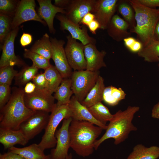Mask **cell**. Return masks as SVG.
Listing matches in <instances>:
<instances>
[{
    "label": "cell",
    "mask_w": 159,
    "mask_h": 159,
    "mask_svg": "<svg viewBox=\"0 0 159 159\" xmlns=\"http://www.w3.org/2000/svg\"><path fill=\"white\" fill-rule=\"evenodd\" d=\"M117 7L123 19L129 25L130 31L136 25L134 11L129 1H119Z\"/></svg>",
    "instance_id": "cell-31"
},
{
    "label": "cell",
    "mask_w": 159,
    "mask_h": 159,
    "mask_svg": "<svg viewBox=\"0 0 159 159\" xmlns=\"http://www.w3.org/2000/svg\"><path fill=\"white\" fill-rule=\"evenodd\" d=\"M159 157V147H147L142 144L134 146L127 159H157Z\"/></svg>",
    "instance_id": "cell-23"
},
{
    "label": "cell",
    "mask_w": 159,
    "mask_h": 159,
    "mask_svg": "<svg viewBox=\"0 0 159 159\" xmlns=\"http://www.w3.org/2000/svg\"><path fill=\"white\" fill-rule=\"evenodd\" d=\"M71 0H55L54 5L57 7L65 9L69 5Z\"/></svg>",
    "instance_id": "cell-45"
},
{
    "label": "cell",
    "mask_w": 159,
    "mask_h": 159,
    "mask_svg": "<svg viewBox=\"0 0 159 159\" xmlns=\"http://www.w3.org/2000/svg\"><path fill=\"white\" fill-rule=\"evenodd\" d=\"M154 38L156 40L159 41V21L157 23L155 29Z\"/></svg>",
    "instance_id": "cell-49"
},
{
    "label": "cell",
    "mask_w": 159,
    "mask_h": 159,
    "mask_svg": "<svg viewBox=\"0 0 159 159\" xmlns=\"http://www.w3.org/2000/svg\"><path fill=\"white\" fill-rule=\"evenodd\" d=\"M49 116V112L36 111L21 124L19 130L29 140L45 129Z\"/></svg>",
    "instance_id": "cell-9"
},
{
    "label": "cell",
    "mask_w": 159,
    "mask_h": 159,
    "mask_svg": "<svg viewBox=\"0 0 159 159\" xmlns=\"http://www.w3.org/2000/svg\"><path fill=\"white\" fill-rule=\"evenodd\" d=\"M126 94L120 88L110 86L105 87L103 94V101L108 105L114 106L125 98Z\"/></svg>",
    "instance_id": "cell-28"
},
{
    "label": "cell",
    "mask_w": 159,
    "mask_h": 159,
    "mask_svg": "<svg viewBox=\"0 0 159 159\" xmlns=\"http://www.w3.org/2000/svg\"><path fill=\"white\" fill-rule=\"evenodd\" d=\"M65 159H73L72 154L71 153L69 154Z\"/></svg>",
    "instance_id": "cell-51"
},
{
    "label": "cell",
    "mask_w": 159,
    "mask_h": 159,
    "mask_svg": "<svg viewBox=\"0 0 159 159\" xmlns=\"http://www.w3.org/2000/svg\"><path fill=\"white\" fill-rule=\"evenodd\" d=\"M9 151L17 154L25 159H42L46 155L44 151L38 144H33L23 148L13 146L9 149Z\"/></svg>",
    "instance_id": "cell-25"
},
{
    "label": "cell",
    "mask_w": 159,
    "mask_h": 159,
    "mask_svg": "<svg viewBox=\"0 0 159 159\" xmlns=\"http://www.w3.org/2000/svg\"><path fill=\"white\" fill-rule=\"evenodd\" d=\"M23 87H14L8 102L0 109V127L19 130L21 124L35 111L25 105Z\"/></svg>",
    "instance_id": "cell-2"
},
{
    "label": "cell",
    "mask_w": 159,
    "mask_h": 159,
    "mask_svg": "<svg viewBox=\"0 0 159 159\" xmlns=\"http://www.w3.org/2000/svg\"><path fill=\"white\" fill-rule=\"evenodd\" d=\"M44 73L47 90L52 94L59 86L63 78L55 66L52 65L45 70Z\"/></svg>",
    "instance_id": "cell-27"
},
{
    "label": "cell",
    "mask_w": 159,
    "mask_h": 159,
    "mask_svg": "<svg viewBox=\"0 0 159 159\" xmlns=\"http://www.w3.org/2000/svg\"><path fill=\"white\" fill-rule=\"evenodd\" d=\"M130 29L127 23L117 14L112 18L107 27L108 35L114 40L120 42L130 37L131 33L128 31Z\"/></svg>",
    "instance_id": "cell-20"
},
{
    "label": "cell",
    "mask_w": 159,
    "mask_h": 159,
    "mask_svg": "<svg viewBox=\"0 0 159 159\" xmlns=\"http://www.w3.org/2000/svg\"><path fill=\"white\" fill-rule=\"evenodd\" d=\"M138 54L146 62L158 61L159 58V41L155 39H153L146 46L143 47Z\"/></svg>",
    "instance_id": "cell-29"
},
{
    "label": "cell",
    "mask_w": 159,
    "mask_h": 159,
    "mask_svg": "<svg viewBox=\"0 0 159 159\" xmlns=\"http://www.w3.org/2000/svg\"><path fill=\"white\" fill-rule=\"evenodd\" d=\"M95 19L94 14L91 12H89L86 14L81 20L80 24L87 26L93 20Z\"/></svg>",
    "instance_id": "cell-42"
},
{
    "label": "cell",
    "mask_w": 159,
    "mask_h": 159,
    "mask_svg": "<svg viewBox=\"0 0 159 159\" xmlns=\"http://www.w3.org/2000/svg\"><path fill=\"white\" fill-rule=\"evenodd\" d=\"M42 159H53L51 154L46 155Z\"/></svg>",
    "instance_id": "cell-50"
},
{
    "label": "cell",
    "mask_w": 159,
    "mask_h": 159,
    "mask_svg": "<svg viewBox=\"0 0 159 159\" xmlns=\"http://www.w3.org/2000/svg\"><path fill=\"white\" fill-rule=\"evenodd\" d=\"M72 114L68 105L56 106L50 115L45 132L38 145L44 151L56 146L57 140L55 137L57 128L64 119L72 117Z\"/></svg>",
    "instance_id": "cell-5"
},
{
    "label": "cell",
    "mask_w": 159,
    "mask_h": 159,
    "mask_svg": "<svg viewBox=\"0 0 159 159\" xmlns=\"http://www.w3.org/2000/svg\"><path fill=\"white\" fill-rule=\"evenodd\" d=\"M36 88V87L33 83L29 82L25 85L24 89L25 93L29 94L34 92Z\"/></svg>",
    "instance_id": "cell-44"
},
{
    "label": "cell",
    "mask_w": 159,
    "mask_h": 159,
    "mask_svg": "<svg viewBox=\"0 0 159 159\" xmlns=\"http://www.w3.org/2000/svg\"><path fill=\"white\" fill-rule=\"evenodd\" d=\"M129 1L134 10L136 21L135 26L130 32L136 34L137 40L145 47L154 39L155 29L159 21V8L147 7L138 0Z\"/></svg>",
    "instance_id": "cell-4"
},
{
    "label": "cell",
    "mask_w": 159,
    "mask_h": 159,
    "mask_svg": "<svg viewBox=\"0 0 159 159\" xmlns=\"http://www.w3.org/2000/svg\"><path fill=\"white\" fill-rule=\"evenodd\" d=\"M143 47L142 43L138 40H136L129 50L132 52H138L141 50Z\"/></svg>",
    "instance_id": "cell-46"
},
{
    "label": "cell",
    "mask_w": 159,
    "mask_h": 159,
    "mask_svg": "<svg viewBox=\"0 0 159 159\" xmlns=\"http://www.w3.org/2000/svg\"><path fill=\"white\" fill-rule=\"evenodd\" d=\"M94 118L101 123L106 125L107 122H110L113 117L108 108L101 102L97 103L88 108Z\"/></svg>",
    "instance_id": "cell-30"
},
{
    "label": "cell",
    "mask_w": 159,
    "mask_h": 159,
    "mask_svg": "<svg viewBox=\"0 0 159 159\" xmlns=\"http://www.w3.org/2000/svg\"><path fill=\"white\" fill-rule=\"evenodd\" d=\"M29 141L20 130L0 127V142L5 150L9 149L16 144L25 145Z\"/></svg>",
    "instance_id": "cell-21"
},
{
    "label": "cell",
    "mask_w": 159,
    "mask_h": 159,
    "mask_svg": "<svg viewBox=\"0 0 159 159\" xmlns=\"http://www.w3.org/2000/svg\"><path fill=\"white\" fill-rule=\"evenodd\" d=\"M24 56L25 58L31 59L33 62L32 65L38 69L45 70L51 65L49 60L30 49H24Z\"/></svg>",
    "instance_id": "cell-33"
},
{
    "label": "cell",
    "mask_w": 159,
    "mask_h": 159,
    "mask_svg": "<svg viewBox=\"0 0 159 159\" xmlns=\"http://www.w3.org/2000/svg\"><path fill=\"white\" fill-rule=\"evenodd\" d=\"M49 60L52 55V46L49 35L45 33L35 42L30 49Z\"/></svg>",
    "instance_id": "cell-26"
},
{
    "label": "cell",
    "mask_w": 159,
    "mask_h": 159,
    "mask_svg": "<svg viewBox=\"0 0 159 159\" xmlns=\"http://www.w3.org/2000/svg\"><path fill=\"white\" fill-rule=\"evenodd\" d=\"M32 40V37L31 34L23 33L20 38V42L22 47H25L30 44Z\"/></svg>",
    "instance_id": "cell-39"
},
{
    "label": "cell",
    "mask_w": 159,
    "mask_h": 159,
    "mask_svg": "<svg viewBox=\"0 0 159 159\" xmlns=\"http://www.w3.org/2000/svg\"><path fill=\"white\" fill-rule=\"evenodd\" d=\"M142 4L149 8L159 7V0H138Z\"/></svg>",
    "instance_id": "cell-41"
},
{
    "label": "cell",
    "mask_w": 159,
    "mask_h": 159,
    "mask_svg": "<svg viewBox=\"0 0 159 159\" xmlns=\"http://www.w3.org/2000/svg\"><path fill=\"white\" fill-rule=\"evenodd\" d=\"M0 159H25L19 155L10 151L3 154L0 153Z\"/></svg>",
    "instance_id": "cell-40"
},
{
    "label": "cell",
    "mask_w": 159,
    "mask_h": 159,
    "mask_svg": "<svg viewBox=\"0 0 159 159\" xmlns=\"http://www.w3.org/2000/svg\"><path fill=\"white\" fill-rule=\"evenodd\" d=\"M32 80L37 89L47 91L46 81L44 72L37 74L34 77Z\"/></svg>",
    "instance_id": "cell-38"
},
{
    "label": "cell",
    "mask_w": 159,
    "mask_h": 159,
    "mask_svg": "<svg viewBox=\"0 0 159 159\" xmlns=\"http://www.w3.org/2000/svg\"><path fill=\"white\" fill-rule=\"evenodd\" d=\"M117 0H97L92 12L99 23L100 29H106L117 8Z\"/></svg>",
    "instance_id": "cell-15"
},
{
    "label": "cell",
    "mask_w": 159,
    "mask_h": 159,
    "mask_svg": "<svg viewBox=\"0 0 159 159\" xmlns=\"http://www.w3.org/2000/svg\"><path fill=\"white\" fill-rule=\"evenodd\" d=\"M105 87L104 80L100 75L97 81L85 98L81 103L87 108L103 101V96Z\"/></svg>",
    "instance_id": "cell-22"
},
{
    "label": "cell",
    "mask_w": 159,
    "mask_h": 159,
    "mask_svg": "<svg viewBox=\"0 0 159 159\" xmlns=\"http://www.w3.org/2000/svg\"><path fill=\"white\" fill-rule=\"evenodd\" d=\"M35 6L34 0L20 1L16 11L12 19V29L18 27L21 24L29 21H37L44 25H47L37 13L35 10Z\"/></svg>",
    "instance_id": "cell-11"
},
{
    "label": "cell",
    "mask_w": 159,
    "mask_h": 159,
    "mask_svg": "<svg viewBox=\"0 0 159 159\" xmlns=\"http://www.w3.org/2000/svg\"><path fill=\"white\" fill-rule=\"evenodd\" d=\"M96 0H71L65 9L64 14L74 23L80 25L84 16L89 12L92 13L95 6Z\"/></svg>",
    "instance_id": "cell-16"
},
{
    "label": "cell",
    "mask_w": 159,
    "mask_h": 159,
    "mask_svg": "<svg viewBox=\"0 0 159 159\" xmlns=\"http://www.w3.org/2000/svg\"><path fill=\"white\" fill-rule=\"evenodd\" d=\"M99 71L93 72L86 69L74 71L70 77L71 89L74 96L81 103L95 84Z\"/></svg>",
    "instance_id": "cell-6"
},
{
    "label": "cell",
    "mask_w": 159,
    "mask_h": 159,
    "mask_svg": "<svg viewBox=\"0 0 159 159\" xmlns=\"http://www.w3.org/2000/svg\"><path fill=\"white\" fill-rule=\"evenodd\" d=\"M54 96L46 90L36 88L30 94L25 93L24 101L26 106L34 111L51 112L56 106Z\"/></svg>",
    "instance_id": "cell-7"
},
{
    "label": "cell",
    "mask_w": 159,
    "mask_h": 159,
    "mask_svg": "<svg viewBox=\"0 0 159 159\" xmlns=\"http://www.w3.org/2000/svg\"><path fill=\"white\" fill-rule=\"evenodd\" d=\"M20 1L16 0H0V13L11 18L14 15Z\"/></svg>",
    "instance_id": "cell-34"
},
{
    "label": "cell",
    "mask_w": 159,
    "mask_h": 159,
    "mask_svg": "<svg viewBox=\"0 0 159 159\" xmlns=\"http://www.w3.org/2000/svg\"><path fill=\"white\" fill-rule=\"evenodd\" d=\"M151 117L154 118L159 119V102L153 106L152 110Z\"/></svg>",
    "instance_id": "cell-48"
},
{
    "label": "cell",
    "mask_w": 159,
    "mask_h": 159,
    "mask_svg": "<svg viewBox=\"0 0 159 159\" xmlns=\"http://www.w3.org/2000/svg\"><path fill=\"white\" fill-rule=\"evenodd\" d=\"M72 120V117L64 119L61 127L56 131V147L51 150L50 154L53 159H65L69 154L68 150L70 147L69 128Z\"/></svg>",
    "instance_id": "cell-10"
},
{
    "label": "cell",
    "mask_w": 159,
    "mask_h": 159,
    "mask_svg": "<svg viewBox=\"0 0 159 159\" xmlns=\"http://www.w3.org/2000/svg\"><path fill=\"white\" fill-rule=\"evenodd\" d=\"M50 40L52 46V58L56 68L63 78L70 77L72 72L64 47V41L62 39L58 40L55 38H51Z\"/></svg>",
    "instance_id": "cell-13"
},
{
    "label": "cell",
    "mask_w": 159,
    "mask_h": 159,
    "mask_svg": "<svg viewBox=\"0 0 159 159\" xmlns=\"http://www.w3.org/2000/svg\"><path fill=\"white\" fill-rule=\"evenodd\" d=\"M11 88L10 85H0V109L7 103L11 97Z\"/></svg>",
    "instance_id": "cell-37"
},
{
    "label": "cell",
    "mask_w": 159,
    "mask_h": 159,
    "mask_svg": "<svg viewBox=\"0 0 159 159\" xmlns=\"http://www.w3.org/2000/svg\"><path fill=\"white\" fill-rule=\"evenodd\" d=\"M37 1L39 5L38 15L46 23L50 32L55 34L56 30L53 25L54 18L58 13L65 14V9L52 4L51 0H37Z\"/></svg>",
    "instance_id": "cell-17"
},
{
    "label": "cell",
    "mask_w": 159,
    "mask_h": 159,
    "mask_svg": "<svg viewBox=\"0 0 159 159\" xmlns=\"http://www.w3.org/2000/svg\"><path fill=\"white\" fill-rule=\"evenodd\" d=\"M90 31L93 34H96V31L98 29H100V25L96 19L92 21L87 26Z\"/></svg>",
    "instance_id": "cell-43"
},
{
    "label": "cell",
    "mask_w": 159,
    "mask_h": 159,
    "mask_svg": "<svg viewBox=\"0 0 159 159\" xmlns=\"http://www.w3.org/2000/svg\"><path fill=\"white\" fill-rule=\"evenodd\" d=\"M71 80L70 77L63 78L60 85L54 92V97L57 100V106L68 105L72 95Z\"/></svg>",
    "instance_id": "cell-24"
},
{
    "label": "cell",
    "mask_w": 159,
    "mask_h": 159,
    "mask_svg": "<svg viewBox=\"0 0 159 159\" xmlns=\"http://www.w3.org/2000/svg\"><path fill=\"white\" fill-rule=\"evenodd\" d=\"M136 40L135 38L131 37L126 38L123 40L125 45L129 49L133 44Z\"/></svg>",
    "instance_id": "cell-47"
},
{
    "label": "cell",
    "mask_w": 159,
    "mask_h": 159,
    "mask_svg": "<svg viewBox=\"0 0 159 159\" xmlns=\"http://www.w3.org/2000/svg\"><path fill=\"white\" fill-rule=\"evenodd\" d=\"M11 17L0 14V42H4L6 37L11 31Z\"/></svg>",
    "instance_id": "cell-35"
},
{
    "label": "cell",
    "mask_w": 159,
    "mask_h": 159,
    "mask_svg": "<svg viewBox=\"0 0 159 159\" xmlns=\"http://www.w3.org/2000/svg\"><path fill=\"white\" fill-rule=\"evenodd\" d=\"M18 73L13 66H8L0 68V85H10L13 79Z\"/></svg>",
    "instance_id": "cell-36"
},
{
    "label": "cell",
    "mask_w": 159,
    "mask_h": 159,
    "mask_svg": "<svg viewBox=\"0 0 159 159\" xmlns=\"http://www.w3.org/2000/svg\"><path fill=\"white\" fill-rule=\"evenodd\" d=\"M95 44H88L85 46L84 48L86 69L93 72L98 71L101 68L106 67L104 59L107 53L104 50L99 51Z\"/></svg>",
    "instance_id": "cell-18"
},
{
    "label": "cell",
    "mask_w": 159,
    "mask_h": 159,
    "mask_svg": "<svg viewBox=\"0 0 159 159\" xmlns=\"http://www.w3.org/2000/svg\"><path fill=\"white\" fill-rule=\"evenodd\" d=\"M158 66L159 67V58H158Z\"/></svg>",
    "instance_id": "cell-52"
},
{
    "label": "cell",
    "mask_w": 159,
    "mask_h": 159,
    "mask_svg": "<svg viewBox=\"0 0 159 159\" xmlns=\"http://www.w3.org/2000/svg\"><path fill=\"white\" fill-rule=\"evenodd\" d=\"M67 42L64 48L69 64L74 71L86 69V62L84 54L85 45L73 38L66 36Z\"/></svg>",
    "instance_id": "cell-8"
},
{
    "label": "cell",
    "mask_w": 159,
    "mask_h": 159,
    "mask_svg": "<svg viewBox=\"0 0 159 159\" xmlns=\"http://www.w3.org/2000/svg\"><path fill=\"white\" fill-rule=\"evenodd\" d=\"M19 30V27L12 29L3 42L1 47L2 53L0 59V68L8 66H25L24 62L14 53V42Z\"/></svg>",
    "instance_id": "cell-12"
},
{
    "label": "cell",
    "mask_w": 159,
    "mask_h": 159,
    "mask_svg": "<svg viewBox=\"0 0 159 159\" xmlns=\"http://www.w3.org/2000/svg\"><path fill=\"white\" fill-rule=\"evenodd\" d=\"M69 106L72 112V119L90 122L106 130L107 125H104L95 119L87 107L79 102L74 95L72 97Z\"/></svg>",
    "instance_id": "cell-19"
},
{
    "label": "cell",
    "mask_w": 159,
    "mask_h": 159,
    "mask_svg": "<svg viewBox=\"0 0 159 159\" xmlns=\"http://www.w3.org/2000/svg\"><path fill=\"white\" fill-rule=\"evenodd\" d=\"M103 130L89 122L72 119L69 128L70 148L80 156H90L93 153L95 143Z\"/></svg>",
    "instance_id": "cell-1"
},
{
    "label": "cell",
    "mask_w": 159,
    "mask_h": 159,
    "mask_svg": "<svg viewBox=\"0 0 159 159\" xmlns=\"http://www.w3.org/2000/svg\"><path fill=\"white\" fill-rule=\"evenodd\" d=\"M139 109L138 106H129L125 110H119L113 115L105 132L95 142V150H97L102 142L109 138L114 140L115 145L119 144L127 138L130 132L137 130V128L132 121L135 114Z\"/></svg>",
    "instance_id": "cell-3"
},
{
    "label": "cell",
    "mask_w": 159,
    "mask_h": 159,
    "mask_svg": "<svg viewBox=\"0 0 159 159\" xmlns=\"http://www.w3.org/2000/svg\"><path fill=\"white\" fill-rule=\"evenodd\" d=\"M38 69L32 65L25 66L18 72L15 77V84L19 87H22L32 80L37 74Z\"/></svg>",
    "instance_id": "cell-32"
},
{
    "label": "cell",
    "mask_w": 159,
    "mask_h": 159,
    "mask_svg": "<svg viewBox=\"0 0 159 159\" xmlns=\"http://www.w3.org/2000/svg\"><path fill=\"white\" fill-rule=\"evenodd\" d=\"M56 18L60 22V29L68 31L73 38L79 40L85 45L89 43L96 44V39L88 34L86 26H80L62 14H57Z\"/></svg>",
    "instance_id": "cell-14"
}]
</instances>
